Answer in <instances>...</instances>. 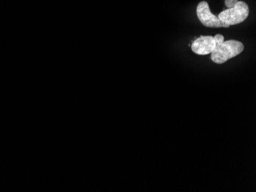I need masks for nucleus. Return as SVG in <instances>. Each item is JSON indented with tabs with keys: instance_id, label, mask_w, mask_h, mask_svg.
<instances>
[{
	"instance_id": "obj_1",
	"label": "nucleus",
	"mask_w": 256,
	"mask_h": 192,
	"mask_svg": "<svg viewBox=\"0 0 256 192\" xmlns=\"http://www.w3.org/2000/svg\"><path fill=\"white\" fill-rule=\"evenodd\" d=\"M244 44L236 40L224 41L223 43L216 46L211 53V60L214 63H225L231 58L240 55L244 51Z\"/></svg>"
},
{
	"instance_id": "obj_4",
	"label": "nucleus",
	"mask_w": 256,
	"mask_h": 192,
	"mask_svg": "<svg viewBox=\"0 0 256 192\" xmlns=\"http://www.w3.org/2000/svg\"><path fill=\"white\" fill-rule=\"evenodd\" d=\"M216 46L213 36H200L193 42L191 48L196 55H207L212 53Z\"/></svg>"
},
{
	"instance_id": "obj_3",
	"label": "nucleus",
	"mask_w": 256,
	"mask_h": 192,
	"mask_svg": "<svg viewBox=\"0 0 256 192\" xmlns=\"http://www.w3.org/2000/svg\"><path fill=\"white\" fill-rule=\"evenodd\" d=\"M196 14L198 19L205 26L209 28H229L230 26L220 21L217 16L211 13L209 4L206 1H202L198 4L196 7Z\"/></svg>"
},
{
	"instance_id": "obj_6",
	"label": "nucleus",
	"mask_w": 256,
	"mask_h": 192,
	"mask_svg": "<svg viewBox=\"0 0 256 192\" xmlns=\"http://www.w3.org/2000/svg\"><path fill=\"white\" fill-rule=\"evenodd\" d=\"M238 0H226V1H225V4H226V7L230 9V8L234 7L235 4L238 2Z\"/></svg>"
},
{
	"instance_id": "obj_2",
	"label": "nucleus",
	"mask_w": 256,
	"mask_h": 192,
	"mask_svg": "<svg viewBox=\"0 0 256 192\" xmlns=\"http://www.w3.org/2000/svg\"><path fill=\"white\" fill-rule=\"evenodd\" d=\"M249 15V5L243 1H238L235 6L219 13L218 18L229 25L239 24L245 21Z\"/></svg>"
},
{
	"instance_id": "obj_5",
	"label": "nucleus",
	"mask_w": 256,
	"mask_h": 192,
	"mask_svg": "<svg viewBox=\"0 0 256 192\" xmlns=\"http://www.w3.org/2000/svg\"><path fill=\"white\" fill-rule=\"evenodd\" d=\"M214 39H215V42H216V45L223 43L225 41L224 36L223 35H220V34H217V35L214 36Z\"/></svg>"
}]
</instances>
